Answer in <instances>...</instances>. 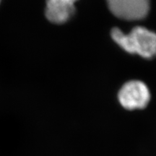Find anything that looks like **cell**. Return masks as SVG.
Listing matches in <instances>:
<instances>
[{
    "label": "cell",
    "mask_w": 156,
    "mask_h": 156,
    "mask_svg": "<svg viewBox=\"0 0 156 156\" xmlns=\"http://www.w3.org/2000/svg\"><path fill=\"white\" fill-rule=\"evenodd\" d=\"M113 40L129 54H136L145 58L156 56V34L143 27H136L125 34L119 28L112 30Z\"/></svg>",
    "instance_id": "cell-1"
},
{
    "label": "cell",
    "mask_w": 156,
    "mask_h": 156,
    "mask_svg": "<svg viewBox=\"0 0 156 156\" xmlns=\"http://www.w3.org/2000/svg\"><path fill=\"white\" fill-rule=\"evenodd\" d=\"M118 98L124 108L134 110L145 108L151 99V94L145 83L132 80L123 85L119 92Z\"/></svg>",
    "instance_id": "cell-2"
},
{
    "label": "cell",
    "mask_w": 156,
    "mask_h": 156,
    "mask_svg": "<svg viewBox=\"0 0 156 156\" xmlns=\"http://www.w3.org/2000/svg\"><path fill=\"white\" fill-rule=\"evenodd\" d=\"M110 10L119 18L139 20L147 16L150 0H106Z\"/></svg>",
    "instance_id": "cell-3"
},
{
    "label": "cell",
    "mask_w": 156,
    "mask_h": 156,
    "mask_svg": "<svg viewBox=\"0 0 156 156\" xmlns=\"http://www.w3.org/2000/svg\"><path fill=\"white\" fill-rule=\"evenodd\" d=\"M77 0H47L46 16L50 22L62 24L67 22L75 12Z\"/></svg>",
    "instance_id": "cell-4"
},
{
    "label": "cell",
    "mask_w": 156,
    "mask_h": 156,
    "mask_svg": "<svg viewBox=\"0 0 156 156\" xmlns=\"http://www.w3.org/2000/svg\"><path fill=\"white\" fill-rule=\"evenodd\" d=\"M0 1H1V0H0Z\"/></svg>",
    "instance_id": "cell-5"
}]
</instances>
